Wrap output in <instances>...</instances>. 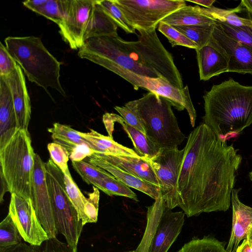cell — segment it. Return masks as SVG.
I'll use <instances>...</instances> for the list:
<instances>
[{"label": "cell", "instance_id": "cell-1", "mask_svg": "<svg viewBox=\"0 0 252 252\" xmlns=\"http://www.w3.org/2000/svg\"><path fill=\"white\" fill-rule=\"evenodd\" d=\"M242 158L204 123L190 132L177 184L178 206L188 217L226 211Z\"/></svg>", "mask_w": 252, "mask_h": 252}, {"label": "cell", "instance_id": "cell-2", "mask_svg": "<svg viewBox=\"0 0 252 252\" xmlns=\"http://www.w3.org/2000/svg\"><path fill=\"white\" fill-rule=\"evenodd\" d=\"M203 99V123L221 138L252 124V86L230 78L214 85Z\"/></svg>", "mask_w": 252, "mask_h": 252}, {"label": "cell", "instance_id": "cell-3", "mask_svg": "<svg viewBox=\"0 0 252 252\" xmlns=\"http://www.w3.org/2000/svg\"><path fill=\"white\" fill-rule=\"evenodd\" d=\"M4 43L29 81L47 93L50 88L66 96L60 80L61 63L49 52L40 38L8 36Z\"/></svg>", "mask_w": 252, "mask_h": 252}, {"label": "cell", "instance_id": "cell-4", "mask_svg": "<svg viewBox=\"0 0 252 252\" xmlns=\"http://www.w3.org/2000/svg\"><path fill=\"white\" fill-rule=\"evenodd\" d=\"M35 154L28 130L22 129L0 149V203L7 191L32 199Z\"/></svg>", "mask_w": 252, "mask_h": 252}, {"label": "cell", "instance_id": "cell-5", "mask_svg": "<svg viewBox=\"0 0 252 252\" xmlns=\"http://www.w3.org/2000/svg\"><path fill=\"white\" fill-rule=\"evenodd\" d=\"M125 106L140 119L146 136L159 149L178 147L186 138L166 98L149 92Z\"/></svg>", "mask_w": 252, "mask_h": 252}, {"label": "cell", "instance_id": "cell-6", "mask_svg": "<svg viewBox=\"0 0 252 252\" xmlns=\"http://www.w3.org/2000/svg\"><path fill=\"white\" fill-rule=\"evenodd\" d=\"M45 178L58 233L77 248L83 225L66 192L64 174L50 158L45 162Z\"/></svg>", "mask_w": 252, "mask_h": 252}, {"label": "cell", "instance_id": "cell-7", "mask_svg": "<svg viewBox=\"0 0 252 252\" xmlns=\"http://www.w3.org/2000/svg\"><path fill=\"white\" fill-rule=\"evenodd\" d=\"M136 30L139 32L138 40H123L124 48L131 58L158 73L174 87L184 89L182 76L173 57L161 43L156 29Z\"/></svg>", "mask_w": 252, "mask_h": 252}, {"label": "cell", "instance_id": "cell-8", "mask_svg": "<svg viewBox=\"0 0 252 252\" xmlns=\"http://www.w3.org/2000/svg\"><path fill=\"white\" fill-rule=\"evenodd\" d=\"M98 65L106 68L130 83L135 90L142 88L168 99L178 111L186 109L192 127L195 126L196 112L192 102L189 88L180 89L160 76L153 78L134 73L111 62L103 61Z\"/></svg>", "mask_w": 252, "mask_h": 252}, {"label": "cell", "instance_id": "cell-9", "mask_svg": "<svg viewBox=\"0 0 252 252\" xmlns=\"http://www.w3.org/2000/svg\"><path fill=\"white\" fill-rule=\"evenodd\" d=\"M122 39L119 35L89 38L79 49L78 55L80 58L96 64L103 61L109 62L140 75L153 78L161 76L131 58L124 49Z\"/></svg>", "mask_w": 252, "mask_h": 252}, {"label": "cell", "instance_id": "cell-10", "mask_svg": "<svg viewBox=\"0 0 252 252\" xmlns=\"http://www.w3.org/2000/svg\"><path fill=\"white\" fill-rule=\"evenodd\" d=\"M136 30L156 29L167 16L186 5L184 0H113Z\"/></svg>", "mask_w": 252, "mask_h": 252}, {"label": "cell", "instance_id": "cell-11", "mask_svg": "<svg viewBox=\"0 0 252 252\" xmlns=\"http://www.w3.org/2000/svg\"><path fill=\"white\" fill-rule=\"evenodd\" d=\"M184 156V148L178 147L160 149L151 159H146L158 179L160 195L171 209L178 206L177 184Z\"/></svg>", "mask_w": 252, "mask_h": 252}, {"label": "cell", "instance_id": "cell-12", "mask_svg": "<svg viewBox=\"0 0 252 252\" xmlns=\"http://www.w3.org/2000/svg\"><path fill=\"white\" fill-rule=\"evenodd\" d=\"M23 239L30 245L39 246L49 239L40 223L32 200L11 194L9 213Z\"/></svg>", "mask_w": 252, "mask_h": 252}, {"label": "cell", "instance_id": "cell-13", "mask_svg": "<svg viewBox=\"0 0 252 252\" xmlns=\"http://www.w3.org/2000/svg\"><path fill=\"white\" fill-rule=\"evenodd\" d=\"M31 200L37 218L49 238H56L58 232L45 178V162L36 153L34 158Z\"/></svg>", "mask_w": 252, "mask_h": 252}, {"label": "cell", "instance_id": "cell-14", "mask_svg": "<svg viewBox=\"0 0 252 252\" xmlns=\"http://www.w3.org/2000/svg\"><path fill=\"white\" fill-rule=\"evenodd\" d=\"M96 0H69L65 16L58 25L63 40L74 50L84 43V32Z\"/></svg>", "mask_w": 252, "mask_h": 252}, {"label": "cell", "instance_id": "cell-15", "mask_svg": "<svg viewBox=\"0 0 252 252\" xmlns=\"http://www.w3.org/2000/svg\"><path fill=\"white\" fill-rule=\"evenodd\" d=\"M212 37L228 57L227 72L252 74V48L230 37L217 22Z\"/></svg>", "mask_w": 252, "mask_h": 252}, {"label": "cell", "instance_id": "cell-16", "mask_svg": "<svg viewBox=\"0 0 252 252\" xmlns=\"http://www.w3.org/2000/svg\"><path fill=\"white\" fill-rule=\"evenodd\" d=\"M185 215L183 211H172L164 202L161 217L148 252H167L182 230Z\"/></svg>", "mask_w": 252, "mask_h": 252}, {"label": "cell", "instance_id": "cell-17", "mask_svg": "<svg viewBox=\"0 0 252 252\" xmlns=\"http://www.w3.org/2000/svg\"><path fill=\"white\" fill-rule=\"evenodd\" d=\"M2 77L6 82L11 93L17 127L18 129L28 130L31 117V103L24 72L18 64L11 73Z\"/></svg>", "mask_w": 252, "mask_h": 252}, {"label": "cell", "instance_id": "cell-18", "mask_svg": "<svg viewBox=\"0 0 252 252\" xmlns=\"http://www.w3.org/2000/svg\"><path fill=\"white\" fill-rule=\"evenodd\" d=\"M195 50L200 80L207 81L227 72L228 57L213 37L208 44Z\"/></svg>", "mask_w": 252, "mask_h": 252}, {"label": "cell", "instance_id": "cell-19", "mask_svg": "<svg viewBox=\"0 0 252 252\" xmlns=\"http://www.w3.org/2000/svg\"><path fill=\"white\" fill-rule=\"evenodd\" d=\"M241 189H233L231 192L232 223L230 236L226 250L236 252L240 242L248 237L252 225V207L243 203L239 198Z\"/></svg>", "mask_w": 252, "mask_h": 252}, {"label": "cell", "instance_id": "cell-20", "mask_svg": "<svg viewBox=\"0 0 252 252\" xmlns=\"http://www.w3.org/2000/svg\"><path fill=\"white\" fill-rule=\"evenodd\" d=\"M103 122L109 136L112 137L115 123L120 124L131 139L135 152L145 159H151L160 151L143 133L129 125L121 116L114 113H106L103 116Z\"/></svg>", "mask_w": 252, "mask_h": 252}, {"label": "cell", "instance_id": "cell-21", "mask_svg": "<svg viewBox=\"0 0 252 252\" xmlns=\"http://www.w3.org/2000/svg\"><path fill=\"white\" fill-rule=\"evenodd\" d=\"M93 154L109 164L159 187L154 171L149 162L144 158L99 153Z\"/></svg>", "mask_w": 252, "mask_h": 252}, {"label": "cell", "instance_id": "cell-22", "mask_svg": "<svg viewBox=\"0 0 252 252\" xmlns=\"http://www.w3.org/2000/svg\"><path fill=\"white\" fill-rule=\"evenodd\" d=\"M11 93L4 78L0 76V149L17 130Z\"/></svg>", "mask_w": 252, "mask_h": 252}, {"label": "cell", "instance_id": "cell-23", "mask_svg": "<svg viewBox=\"0 0 252 252\" xmlns=\"http://www.w3.org/2000/svg\"><path fill=\"white\" fill-rule=\"evenodd\" d=\"M87 160L90 162L104 169L129 188H132L140 191L155 200L161 197L158 187L122 170L99 158L94 154L88 157Z\"/></svg>", "mask_w": 252, "mask_h": 252}, {"label": "cell", "instance_id": "cell-24", "mask_svg": "<svg viewBox=\"0 0 252 252\" xmlns=\"http://www.w3.org/2000/svg\"><path fill=\"white\" fill-rule=\"evenodd\" d=\"M118 26L97 2L94 6L84 34V40L101 36H115Z\"/></svg>", "mask_w": 252, "mask_h": 252}, {"label": "cell", "instance_id": "cell-25", "mask_svg": "<svg viewBox=\"0 0 252 252\" xmlns=\"http://www.w3.org/2000/svg\"><path fill=\"white\" fill-rule=\"evenodd\" d=\"M172 26L209 25L216 21L198 5H186L173 12L161 21Z\"/></svg>", "mask_w": 252, "mask_h": 252}, {"label": "cell", "instance_id": "cell-26", "mask_svg": "<svg viewBox=\"0 0 252 252\" xmlns=\"http://www.w3.org/2000/svg\"><path fill=\"white\" fill-rule=\"evenodd\" d=\"M80 135L94 148L96 153L141 158L133 149L124 146L113 137L102 135L94 129L89 132H80Z\"/></svg>", "mask_w": 252, "mask_h": 252}, {"label": "cell", "instance_id": "cell-27", "mask_svg": "<svg viewBox=\"0 0 252 252\" xmlns=\"http://www.w3.org/2000/svg\"><path fill=\"white\" fill-rule=\"evenodd\" d=\"M48 131L51 133L54 142L65 148L68 154L77 145L83 144L92 147L95 150L94 147L80 135V131L73 129L69 126L55 123L52 127L48 129Z\"/></svg>", "mask_w": 252, "mask_h": 252}, {"label": "cell", "instance_id": "cell-28", "mask_svg": "<svg viewBox=\"0 0 252 252\" xmlns=\"http://www.w3.org/2000/svg\"><path fill=\"white\" fill-rule=\"evenodd\" d=\"M161 197L147 207V222L142 239L134 252H148L161 217L164 205Z\"/></svg>", "mask_w": 252, "mask_h": 252}, {"label": "cell", "instance_id": "cell-29", "mask_svg": "<svg viewBox=\"0 0 252 252\" xmlns=\"http://www.w3.org/2000/svg\"><path fill=\"white\" fill-rule=\"evenodd\" d=\"M207 14L216 22L224 23L235 27H252L251 20L239 16L237 13L244 10L239 4L237 7L229 9H223L212 6L205 8Z\"/></svg>", "mask_w": 252, "mask_h": 252}, {"label": "cell", "instance_id": "cell-30", "mask_svg": "<svg viewBox=\"0 0 252 252\" xmlns=\"http://www.w3.org/2000/svg\"><path fill=\"white\" fill-rule=\"evenodd\" d=\"M216 24L173 27L195 43L198 49L206 45L210 42Z\"/></svg>", "mask_w": 252, "mask_h": 252}, {"label": "cell", "instance_id": "cell-31", "mask_svg": "<svg viewBox=\"0 0 252 252\" xmlns=\"http://www.w3.org/2000/svg\"><path fill=\"white\" fill-rule=\"evenodd\" d=\"M177 252H227L223 243L217 239L204 236L193 238Z\"/></svg>", "mask_w": 252, "mask_h": 252}, {"label": "cell", "instance_id": "cell-32", "mask_svg": "<svg viewBox=\"0 0 252 252\" xmlns=\"http://www.w3.org/2000/svg\"><path fill=\"white\" fill-rule=\"evenodd\" d=\"M74 169L81 177L83 180L88 185L95 187L102 179L109 176L110 173L88 161H72Z\"/></svg>", "mask_w": 252, "mask_h": 252}, {"label": "cell", "instance_id": "cell-33", "mask_svg": "<svg viewBox=\"0 0 252 252\" xmlns=\"http://www.w3.org/2000/svg\"><path fill=\"white\" fill-rule=\"evenodd\" d=\"M95 187L109 196H122L138 201L136 194L111 174L100 180Z\"/></svg>", "mask_w": 252, "mask_h": 252}, {"label": "cell", "instance_id": "cell-34", "mask_svg": "<svg viewBox=\"0 0 252 252\" xmlns=\"http://www.w3.org/2000/svg\"><path fill=\"white\" fill-rule=\"evenodd\" d=\"M22 237L8 213L0 223V251L22 242Z\"/></svg>", "mask_w": 252, "mask_h": 252}, {"label": "cell", "instance_id": "cell-35", "mask_svg": "<svg viewBox=\"0 0 252 252\" xmlns=\"http://www.w3.org/2000/svg\"><path fill=\"white\" fill-rule=\"evenodd\" d=\"M65 188L68 196L76 209L83 225L89 223L85 209L87 198L83 195L71 176L64 174Z\"/></svg>", "mask_w": 252, "mask_h": 252}, {"label": "cell", "instance_id": "cell-36", "mask_svg": "<svg viewBox=\"0 0 252 252\" xmlns=\"http://www.w3.org/2000/svg\"><path fill=\"white\" fill-rule=\"evenodd\" d=\"M69 0H47L34 12L53 21L58 25L63 20Z\"/></svg>", "mask_w": 252, "mask_h": 252}, {"label": "cell", "instance_id": "cell-37", "mask_svg": "<svg viewBox=\"0 0 252 252\" xmlns=\"http://www.w3.org/2000/svg\"><path fill=\"white\" fill-rule=\"evenodd\" d=\"M97 2L118 27H120L126 33H135L136 30L129 24L113 0H97Z\"/></svg>", "mask_w": 252, "mask_h": 252}, {"label": "cell", "instance_id": "cell-38", "mask_svg": "<svg viewBox=\"0 0 252 252\" xmlns=\"http://www.w3.org/2000/svg\"><path fill=\"white\" fill-rule=\"evenodd\" d=\"M158 30L168 39L173 47L180 45L195 50L198 49L195 43L168 24L160 22Z\"/></svg>", "mask_w": 252, "mask_h": 252}, {"label": "cell", "instance_id": "cell-39", "mask_svg": "<svg viewBox=\"0 0 252 252\" xmlns=\"http://www.w3.org/2000/svg\"><path fill=\"white\" fill-rule=\"evenodd\" d=\"M246 12L247 18L252 21V13ZM223 32L230 37L252 48V27H235L216 22Z\"/></svg>", "mask_w": 252, "mask_h": 252}, {"label": "cell", "instance_id": "cell-40", "mask_svg": "<svg viewBox=\"0 0 252 252\" xmlns=\"http://www.w3.org/2000/svg\"><path fill=\"white\" fill-rule=\"evenodd\" d=\"M47 149L51 159L54 163L64 174L71 176L67 164L69 158V154L66 149L62 145L54 142L48 144Z\"/></svg>", "mask_w": 252, "mask_h": 252}, {"label": "cell", "instance_id": "cell-41", "mask_svg": "<svg viewBox=\"0 0 252 252\" xmlns=\"http://www.w3.org/2000/svg\"><path fill=\"white\" fill-rule=\"evenodd\" d=\"M34 247L36 252H77V248L62 242L56 237L49 238Z\"/></svg>", "mask_w": 252, "mask_h": 252}, {"label": "cell", "instance_id": "cell-42", "mask_svg": "<svg viewBox=\"0 0 252 252\" xmlns=\"http://www.w3.org/2000/svg\"><path fill=\"white\" fill-rule=\"evenodd\" d=\"M88 197L85 204V214L89 222H96L97 220L99 191L98 189L93 187V191L88 193Z\"/></svg>", "mask_w": 252, "mask_h": 252}, {"label": "cell", "instance_id": "cell-43", "mask_svg": "<svg viewBox=\"0 0 252 252\" xmlns=\"http://www.w3.org/2000/svg\"><path fill=\"white\" fill-rule=\"evenodd\" d=\"M17 63L4 45L0 43V76H6L17 66Z\"/></svg>", "mask_w": 252, "mask_h": 252}, {"label": "cell", "instance_id": "cell-44", "mask_svg": "<svg viewBox=\"0 0 252 252\" xmlns=\"http://www.w3.org/2000/svg\"><path fill=\"white\" fill-rule=\"evenodd\" d=\"M114 108L129 125L146 135L145 129L142 122L130 109L126 106H116Z\"/></svg>", "mask_w": 252, "mask_h": 252}, {"label": "cell", "instance_id": "cell-45", "mask_svg": "<svg viewBox=\"0 0 252 252\" xmlns=\"http://www.w3.org/2000/svg\"><path fill=\"white\" fill-rule=\"evenodd\" d=\"M96 153L94 149L87 144L77 145L69 154V158L72 161H78L92 156Z\"/></svg>", "mask_w": 252, "mask_h": 252}, {"label": "cell", "instance_id": "cell-46", "mask_svg": "<svg viewBox=\"0 0 252 252\" xmlns=\"http://www.w3.org/2000/svg\"><path fill=\"white\" fill-rule=\"evenodd\" d=\"M0 252H36L35 247L31 245H27L21 242L5 250L0 251Z\"/></svg>", "mask_w": 252, "mask_h": 252}, {"label": "cell", "instance_id": "cell-47", "mask_svg": "<svg viewBox=\"0 0 252 252\" xmlns=\"http://www.w3.org/2000/svg\"><path fill=\"white\" fill-rule=\"evenodd\" d=\"M47 0H28L22 2L23 5L34 12L39 6L45 3Z\"/></svg>", "mask_w": 252, "mask_h": 252}, {"label": "cell", "instance_id": "cell-48", "mask_svg": "<svg viewBox=\"0 0 252 252\" xmlns=\"http://www.w3.org/2000/svg\"><path fill=\"white\" fill-rule=\"evenodd\" d=\"M236 252H252V241L247 237L239 245Z\"/></svg>", "mask_w": 252, "mask_h": 252}, {"label": "cell", "instance_id": "cell-49", "mask_svg": "<svg viewBox=\"0 0 252 252\" xmlns=\"http://www.w3.org/2000/svg\"><path fill=\"white\" fill-rule=\"evenodd\" d=\"M187 1L201 5L206 8H210L213 5V3L215 2V0H194Z\"/></svg>", "mask_w": 252, "mask_h": 252}, {"label": "cell", "instance_id": "cell-50", "mask_svg": "<svg viewBox=\"0 0 252 252\" xmlns=\"http://www.w3.org/2000/svg\"><path fill=\"white\" fill-rule=\"evenodd\" d=\"M240 4L243 7L244 10L252 13V0H243Z\"/></svg>", "mask_w": 252, "mask_h": 252}, {"label": "cell", "instance_id": "cell-51", "mask_svg": "<svg viewBox=\"0 0 252 252\" xmlns=\"http://www.w3.org/2000/svg\"><path fill=\"white\" fill-rule=\"evenodd\" d=\"M248 238H249L252 241V225L250 229Z\"/></svg>", "mask_w": 252, "mask_h": 252}, {"label": "cell", "instance_id": "cell-52", "mask_svg": "<svg viewBox=\"0 0 252 252\" xmlns=\"http://www.w3.org/2000/svg\"><path fill=\"white\" fill-rule=\"evenodd\" d=\"M249 177L250 180L252 181V171L249 173Z\"/></svg>", "mask_w": 252, "mask_h": 252}, {"label": "cell", "instance_id": "cell-53", "mask_svg": "<svg viewBox=\"0 0 252 252\" xmlns=\"http://www.w3.org/2000/svg\"><path fill=\"white\" fill-rule=\"evenodd\" d=\"M134 252V251H128V252Z\"/></svg>", "mask_w": 252, "mask_h": 252}]
</instances>
